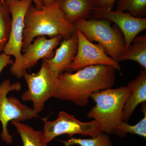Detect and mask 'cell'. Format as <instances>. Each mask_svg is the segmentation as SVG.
<instances>
[{
    "label": "cell",
    "instance_id": "1",
    "mask_svg": "<svg viewBox=\"0 0 146 146\" xmlns=\"http://www.w3.org/2000/svg\"><path fill=\"white\" fill-rule=\"evenodd\" d=\"M117 70L107 65L86 66L72 73L66 71L58 76L55 98L85 106L93 93L112 88Z\"/></svg>",
    "mask_w": 146,
    "mask_h": 146
},
{
    "label": "cell",
    "instance_id": "2",
    "mask_svg": "<svg viewBox=\"0 0 146 146\" xmlns=\"http://www.w3.org/2000/svg\"><path fill=\"white\" fill-rule=\"evenodd\" d=\"M24 23L23 52L38 36H48L52 38L60 35L63 39H68L76 32L74 26L66 20L61 12L59 7V0L41 9L36 8L32 4L27 11Z\"/></svg>",
    "mask_w": 146,
    "mask_h": 146
},
{
    "label": "cell",
    "instance_id": "3",
    "mask_svg": "<svg viewBox=\"0 0 146 146\" xmlns=\"http://www.w3.org/2000/svg\"><path fill=\"white\" fill-rule=\"evenodd\" d=\"M130 93V88L127 86L93 93L89 98L96 105L87 113V117L99 125L102 132L117 134L118 127L124 122V106Z\"/></svg>",
    "mask_w": 146,
    "mask_h": 146
},
{
    "label": "cell",
    "instance_id": "4",
    "mask_svg": "<svg viewBox=\"0 0 146 146\" xmlns=\"http://www.w3.org/2000/svg\"><path fill=\"white\" fill-rule=\"evenodd\" d=\"M97 19L80 20L74 25L89 41L98 42L107 54L118 62L119 57L125 50L121 32L116 25L111 26L108 20Z\"/></svg>",
    "mask_w": 146,
    "mask_h": 146
},
{
    "label": "cell",
    "instance_id": "5",
    "mask_svg": "<svg viewBox=\"0 0 146 146\" xmlns=\"http://www.w3.org/2000/svg\"><path fill=\"white\" fill-rule=\"evenodd\" d=\"M42 61L41 68L37 72L30 74L25 71L23 73L28 90L21 96V99L32 102L33 110L37 115L43 111L46 102L55 98L58 78L46 61L43 59Z\"/></svg>",
    "mask_w": 146,
    "mask_h": 146
},
{
    "label": "cell",
    "instance_id": "6",
    "mask_svg": "<svg viewBox=\"0 0 146 146\" xmlns=\"http://www.w3.org/2000/svg\"><path fill=\"white\" fill-rule=\"evenodd\" d=\"M21 88L20 82L11 83L9 79L4 80L0 85V122L3 127L1 136L7 144L13 142L12 136L9 134L7 128L9 121H24L39 117L33 108L23 104L15 97H7L10 91L19 92Z\"/></svg>",
    "mask_w": 146,
    "mask_h": 146
},
{
    "label": "cell",
    "instance_id": "7",
    "mask_svg": "<svg viewBox=\"0 0 146 146\" xmlns=\"http://www.w3.org/2000/svg\"><path fill=\"white\" fill-rule=\"evenodd\" d=\"M5 1L11 15V25L9 39L3 52L15 58V61L11 65L10 71L13 76L20 78L25 18L33 1L31 0Z\"/></svg>",
    "mask_w": 146,
    "mask_h": 146
},
{
    "label": "cell",
    "instance_id": "8",
    "mask_svg": "<svg viewBox=\"0 0 146 146\" xmlns=\"http://www.w3.org/2000/svg\"><path fill=\"white\" fill-rule=\"evenodd\" d=\"M43 121L44 125L42 133L47 144L56 137L64 134H67L70 138L75 134L93 138L102 132L99 125L94 120L83 122L74 115L63 111L59 112L54 121H48L46 117L43 119Z\"/></svg>",
    "mask_w": 146,
    "mask_h": 146
},
{
    "label": "cell",
    "instance_id": "9",
    "mask_svg": "<svg viewBox=\"0 0 146 146\" xmlns=\"http://www.w3.org/2000/svg\"><path fill=\"white\" fill-rule=\"evenodd\" d=\"M76 32L78 38L77 51L69 71H77L91 65H105L113 67L122 74L119 63L108 55L101 45L93 44L77 29Z\"/></svg>",
    "mask_w": 146,
    "mask_h": 146
},
{
    "label": "cell",
    "instance_id": "10",
    "mask_svg": "<svg viewBox=\"0 0 146 146\" xmlns=\"http://www.w3.org/2000/svg\"><path fill=\"white\" fill-rule=\"evenodd\" d=\"M91 16L98 19H105L116 24L122 33L125 50L141 32L146 29V18L134 17L127 12L94 8Z\"/></svg>",
    "mask_w": 146,
    "mask_h": 146
},
{
    "label": "cell",
    "instance_id": "11",
    "mask_svg": "<svg viewBox=\"0 0 146 146\" xmlns=\"http://www.w3.org/2000/svg\"><path fill=\"white\" fill-rule=\"evenodd\" d=\"M63 39L61 35L47 39L46 36H39L24 51L20 69V74L23 77V73L36 65L40 59H49L54 56V50Z\"/></svg>",
    "mask_w": 146,
    "mask_h": 146
},
{
    "label": "cell",
    "instance_id": "12",
    "mask_svg": "<svg viewBox=\"0 0 146 146\" xmlns=\"http://www.w3.org/2000/svg\"><path fill=\"white\" fill-rule=\"evenodd\" d=\"M78 43V38L75 32L70 39H63L52 58L43 59L46 61L50 70L58 76L64 72L69 71L76 54Z\"/></svg>",
    "mask_w": 146,
    "mask_h": 146
},
{
    "label": "cell",
    "instance_id": "13",
    "mask_svg": "<svg viewBox=\"0 0 146 146\" xmlns=\"http://www.w3.org/2000/svg\"><path fill=\"white\" fill-rule=\"evenodd\" d=\"M131 89L129 96L126 101L123 110V121L127 123L136 108L146 101V70L143 69L139 75L128 84Z\"/></svg>",
    "mask_w": 146,
    "mask_h": 146
},
{
    "label": "cell",
    "instance_id": "14",
    "mask_svg": "<svg viewBox=\"0 0 146 146\" xmlns=\"http://www.w3.org/2000/svg\"><path fill=\"white\" fill-rule=\"evenodd\" d=\"M59 7L66 20L73 25L87 20L94 8L92 0H59Z\"/></svg>",
    "mask_w": 146,
    "mask_h": 146
},
{
    "label": "cell",
    "instance_id": "15",
    "mask_svg": "<svg viewBox=\"0 0 146 146\" xmlns=\"http://www.w3.org/2000/svg\"><path fill=\"white\" fill-rule=\"evenodd\" d=\"M132 44L120 56L118 62L126 60L136 61L143 68L146 70V35L136 36L132 41Z\"/></svg>",
    "mask_w": 146,
    "mask_h": 146
},
{
    "label": "cell",
    "instance_id": "16",
    "mask_svg": "<svg viewBox=\"0 0 146 146\" xmlns=\"http://www.w3.org/2000/svg\"><path fill=\"white\" fill-rule=\"evenodd\" d=\"M11 122L21 136L23 146H46L42 131L35 130L21 122L12 121Z\"/></svg>",
    "mask_w": 146,
    "mask_h": 146
},
{
    "label": "cell",
    "instance_id": "17",
    "mask_svg": "<svg viewBox=\"0 0 146 146\" xmlns=\"http://www.w3.org/2000/svg\"><path fill=\"white\" fill-rule=\"evenodd\" d=\"M11 25V15L5 1L0 0V54L8 42Z\"/></svg>",
    "mask_w": 146,
    "mask_h": 146
},
{
    "label": "cell",
    "instance_id": "18",
    "mask_svg": "<svg viewBox=\"0 0 146 146\" xmlns=\"http://www.w3.org/2000/svg\"><path fill=\"white\" fill-rule=\"evenodd\" d=\"M115 11H127L132 16L145 18L146 15V0H117Z\"/></svg>",
    "mask_w": 146,
    "mask_h": 146
},
{
    "label": "cell",
    "instance_id": "19",
    "mask_svg": "<svg viewBox=\"0 0 146 146\" xmlns=\"http://www.w3.org/2000/svg\"><path fill=\"white\" fill-rule=\"evenodd\" d=\"M142 112L144 113V117L135 125L129 124L127 123L123 122L118 127L117 135L120 136H125L127 133L136 134L139 136L146 137V103H142Z\"/></svg>",
    "mask_w": 146,
    "mask_h": 146
},
{
    "label": "cell",
    "instance_id": "20",
    "mask_svg": "<svg viewBox=\"0 0 146 146\" xmlns=\"http://www.w3.org/2000/svg\"><path fill=\"white\" fill-rule=\"evenodd\" d=\"M65 146L78 145L80 146H112L109 137L106 133L101 132L89 139H81L71 137L67 141H60Z\"/></svg>",
    "mask_w": 146,
    "mask_h": 146
},
{
    "label": "cell",
    "instance_id": "21",
    "mask_svg": "<svg viewBox=\"0 0 146 146\" xmlns=\"http://www.w3.org/2000/svg\"><path fill=\"white\" fill-rule=\"evenodd\" d=\"M117 0H92L95 8L103 10H112Z\"/></svg>",
    "mask_w": 146,
    "mask_h": 146
},
{
    "label": "cell",
    "instance_id": "22",
    "mask_svg": "<svg viewBox=\"0 0 146 146\" xmlns=\"http://www.w3.org/2000/svg\"><path fill=\"white\" fill-rule=\"evenodd\" d=\"M14 61L11 58V56L3 52L0 54V74L2 71L7 65H11Z\"/></svg>",
    "mask_w": 146,
    "mask_h": 146
},
{
    "label": "cell",
    "instance_id": "23",
    "mask_svg": "<svg viewBox=\"0 0 146 146\" xmlns=\"http://www.w3.org/2000/svg\"><path fill=\"white\" fill-rule=\"evenodd\" d=\"M31 1L35 5V6L36 7V8L38 9H41L44 7L42 0H31Z\"/></svg>",
    "mask_w": 146,
    "mask_h": 146
},
{
    "label": "cell",
    "instance_id": "24",
    "mask_svg": "<svg viewBox=\"0 0 146 146\" xmlns=\"http://www.w3.org/2000/svg\"><path fill=\"white\" fill-rule=\"evenodd\" d=\"M57 0H42L44 7H48L55 2Z\"/></svg>",
    "mask_w": 146,
    "mask_h": 146
},
{
    "label": "cell",
    "instance_id": "25",
    "mask_svg": "<svg viewBox=\"0 0 146 146\" xmlns=\"http://www.w3.org/2000/svg\"><path fill=\"white\" fill-rule=\"evenodd\" d=\"M69 146H75L74 145H70Z\"/></svg>",
    "mask_w": 146,
    "mask_h": 146
}]
</instances>
